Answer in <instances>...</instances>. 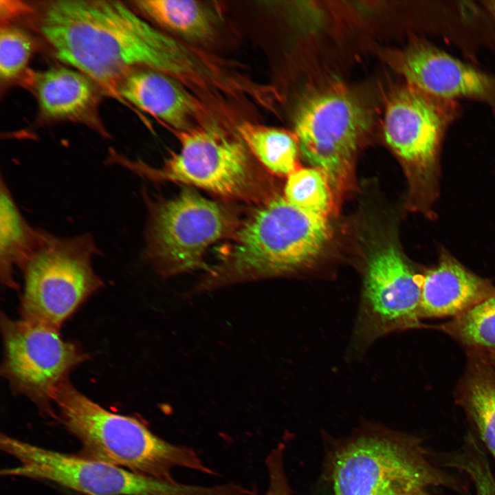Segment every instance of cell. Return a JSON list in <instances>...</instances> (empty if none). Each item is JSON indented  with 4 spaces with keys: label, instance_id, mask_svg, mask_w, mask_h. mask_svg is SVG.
<instances>
[{
    "label": "cell",
    "instance_id": "obj_20",
    "mask_svg": "<svg viewBox=\"0 0 495 495\" xmlns=\"http://www.w3.org/2000/svg\"><path fill=\"white\" fill-rule=\"evenodd\" d=\"M135 6L153 21L177 34L192 39L211 34L212 21L206 8L192 0H141Z\"/></svg>",
    "mask_w": 495,
    "mask_h": 495
},
{
    "label": "cell",
    "instance_id": "obj_10",
    "mask_svg": "<svg viewBox=\"0 0 495 495\" xmlns=\"http://www.w3.org/2000/svg\"><path fill=\"white\" fill-rule=\"evenodd\" d=\"M1 449L19 464L5 476L45 480L85 495H217L213 487L168 483L96 459L49 450L1 434Z\"/></svg>",
    "mask_w": 495,
    "mask_h": 495
},
{
    "label": "cell",
    "instance_id": "obj_7",
    "mask_svg": "<svg viewBox=\"0 0 495 495\" xmlns=\"http://www.w3.org/2000/svg\"><path fill=\"white\" fill-rule=\"evenodd\" d=\"M100 254L89 233L60 236L44 231L23 266L22 318L60 329L102 286L93 259Z\"/></svg>",
    "mask_w": 495,
    "mask_h": 495
},
{
    "label": "cell",
    "instance_id": "obj_4",
    "mask_svg": "<svg viewBox=\"0 0 495 495\" xmlns=\"http://www.w3.org/2000/svg\"><path fill=\"white\" fill-rule=\"evenodd\" d=\"M179 149L160 168L115 155L113 160L148 179L195 186L226 201L254 206L276 192L241 138L214 124L177 131Z\"/></svg>",
    "mask_w": 495,
    "mask_h": 495
},
{
    "label": "cell",
    "instance_id": "obj_22",
    "mask_svg": "<svg viewBox=\"0 0 495 495\" xmlns=\"http://www.w3.org/2000/svg\"><path fill=\"white\" fill-rule=\"evenodd\" d=\"M464 345L495 351V294L441 326Z\"/></svg>",
    "mask_w": 495,
    "mask_h": 495
},
{
    "label": "cell",
    "instance_id": "obj_2",
    "mask_svg": "<svg viewBox=\"0 0 495 495\" xmlns=\"http://www.w3.org/2000/svg\"><path fill=\"white\" fill-rule=\"evenodd\" d=\"M331 237L328 219L299 210L275 192L241 219L217 263L191 293L297 272L318 259Z\"/></svg>",
    "mask_w": 495,
    "mask_h": 495
},
{
    "label": "cell",
    "instance_id": "obj_5",
    "mask_svg": "<svg viewBox=\"0 0 495 495\" xmlns=\"http://www.w3.org/2000/svg\"><path fill=\"white\" fill-rule=\"evenodd\" d=\"M459 113L456 100L431 95L407 82L395 89L386 102V142L405 168L413 204L429 217L434 214L439 194L443 140Z\"/></svg>",
    "mask_w": 495,
    "mask_h": 495
},
{
    "label": "cell",
    "instance_id": "obj_24",
    "mask_svg": "<svg viewBox=\"0 0 495 495\" xmlns=\"http://www.w3.org/2000/svg\"><path fill=\"white\" fill-rule=\"evenodd\" d=\"M33 49V41L27 32L14 26L1 25L0 77L2 82H10L24 72Z\"/></svg>",
    "mask_w": 495,
    "mask_h": 495
},
{
    "label": "cell",
    "instance_id": "obj_16",
    "mask_svg": "<svg viewBox=\"0 0 495 495\" xmlns=\"http://www.w3.org/2000/svg\"><path fill=\"white\" fill-rule=\"evenodd\" d=\"M39 109L53 120H88L97 105V85L70 67H52L34 76Z\"/></svg>",
    "mask_w": 495,
    "mask_h": 495
},
{
    "label": "cell",
    "instance_id": "obj_11",
    "mask_svg": "<svg viewBox=\"0 0 495 495\" xmlns=\"http://www.w3.org/2000/svg\"><path fill=\"white\" fill-rule=\"evenodd\" d=\"M4 344L2 374L17 393L41 410L51 411L56 392L67 375L86 358L74 344L65 341L59 329L21 318L1 316Z\"/></svg>",
    "mask_w": 495,
    "mask_h": 495
},
{
    "label": "cell",
    "instance_id": "obj_25",
    "mask_svg": "<svg viewBox=\"0 0 495 495\" xmlns=\"http://www.w3.org/2000/svg\"><path fill=\"white\" fill-rule=\"evenodd\" d=\"M284 448L280 443L266 457L269 483L265 495H292L284 469Z\"/></svg>",
    "mask_w": 495,
    "mask_h": 495
},
{
    "label": "cell",
    "instance_id": "obj_21",
    "mask_svg": "<svg viewBox=\"0 0 495 495\" xmlns=\"http://www.w3.org/2000/svg\"><path fill=\"white\" fill-rule=\"evenodd\" d=\"M283 196L299 210L328 219L338 204L327 176L315 167L298 168L287 177Z\"/></svg>",
    "mask_w": 495,
    "mask_h": 495
},
{
    "label": "cell",
    "instance_id": "obj_9",
    "mask_svg": "<svg viewBox=\"0 0 495 495\" xmlns=\"http://www.w3.org/2000/svg\"><path fill=\"white\" fill-rule=\"evenodd\" d=\"M147 259L165 277L198 270L207 272L208 249L228 239L241 219L224 204L190 188L175 197L148 202Z\"/></svg>",
    "mask_w": 495,
    "mask_h": 495
},
{
    "label": "cell",
    "instance_id": "obj_27",
    "mask_svg": "<svg viewBox=\"0 0 495 495\" xmlns=\"http://www.w3.org/2000/svg\"><path fill=\"white\" fill-rule=\"evenodd\" d=\"M483 3L495 21V0L485 1Z\"/></svg>",
    "mask_w": 495,
    "mask_h": 495
},
{
    "label": "cell",
    "instance_id": "obj_8",
    "mask_svg": "<svg viewBox=\"0 0 495 495\" xmlns=\"http://www.w3.org/2000/svg\"><path fill=\"white\" fill-rule=\"evenodd\" d=\"M370 126L362 102L339 84L316 89L298 107L294 135L300 151L327 176L338 204L353 187L355 157Z\"/></svg>",
    "mask_w": 495,
    "mask_h": 495
},
{
    "label": "cell",
    "instance_id": "obj_6",
    "mask_svg": "<svg viewBox=\"0 0 495 495\" xmlns=\"http://www.w3.org/2000/svg\"><path fill=\"white\" fill-rule=\"evenodd\" d=\"M336 495H380L394 487L403 495H432L444 487L470 495L458 478L439 468L414 437L366 436L343 448L333 471Z\"/></svg>",
    "mask_w": 495,
    "mask_h": 495
},
{
    "label": "cell",
    "instance_id": "obj_12",
    "mask_svg": "<svg viewBox=\"0 0 495 495\" xmlns=\"http://www.w3.org/2000/svg\"><path fill=\"white\" fill-rule=\"evenodd\" d=\"M421 283L422 275L395 244L375 248L366 263L353 347L362 349L388 333L419 327Z\"/></svg>",
    "mask_w": 495,
    "mask_h": 495
},
{
    "label": "cell",
    "instance_id": "obj_13",
    "mask_svg": "<svg viewBox=\"0 0 495 495\" xmlns=\"http://www.w3.org/2000/svg\"><path fill=\"white\" fill-rule=\"evenodd\" d=\"M396 69L406 82L428 94L456 100H477L495 110V77L424 41H413L398 52Z\"/></svg>",
    "mask_w": 495,
    "mask_h": 495
},
{
    "label": "cell",
    "instance_id": "obj_17",
    "mask_svg": "<svg viewBox=\"0 0 495 495\" xmlns=\"http://www.w3.org/2000/svg\"><path fill=\"white\" fill-rule=\"evenodd\" d=\"M44 230L31 226L21 212L3 175L0 180V275L2 283L17 288L14 270L21 269L38 246Z\"/></svg>",
    "mask_w": 495,
    "mask_h": 495
},
{
    "label": "cell",
    "instance_id": "obj_23",
    "mask_svg": "<svg viewBox=\"0 0 495 495\" xmlns=\"http://www.w3.org/2000/svg\"><path fill=\"white\" fill-rule=\"evenodd\" d=\"M485 450L476 434L469 432L460 449L445 454L442 461L469 478L475 495H495V476Z\"/></svg>",
    "mask_w": 495,
    "mask_h": 495
},
{
    "label": "cell",
    "instance_id": "obj_3",
    "mask_svg": "<svg viewBox=\"0 0 495 495\" xmlns=\"http://www.w3.org/2000/svg\"><path fill=\"white\" fill-rule=\"evenodd\" d=\"M54 403L62 424L89 457L168 483H176L175 468L212 474L191 448L161 439L134 417L107 410L68 380L58 388Z\"/></svg>",
    "mask_w": 495,
    "mask_h": 495
},
{
    "label": "cell",
    "instance_id": "obj_15",
    "mask_svg": "<svg viewBox=\"0 0 495 495\" xmlns=\"http://www.w3.org/2000/svg\"><path fill=\"white\" fill-rule=\"evenodd\" d=\"M118 97L177 131L191 127L202 111L197 99L174 77L151 69L126 76L118 88Z\"/></svg>",
    "mask_w": 495,
    "mask_h": 495
},
{
    "label": "cell",
    "instance_id": "obj_28",
    "mask_svg": "<svg viewBox=\"0 0 495 495\" xmlns=\"http://www.w3.org/2000/svg\"><path fill=\"white\" fill-rule=\"evenodd\" d=\"M380 495H403L394 487L390 486L384 489L380 494Z\"/></svg>",
    "mask_w": 495,
    "mask_h": 495
},
{
    "label": "cell",
    "instance_id": "obj_1",
    "mask_svg": "<svg viewBox=\"0 0 495 495\" xmlns=\"http://www.w3.org/2000/svg\"><path fill=\"white\" fill-rule=\"evenodd\" d=\"M39 28L56 58L117 97L120 83L138 69L180 79L205 73L190 50L120 1H51Z\"/></svg>",
    "mask_w": 495,
    "mask_h": 495
},
{
    "label": "cell",
    "instance_id": "obj_14",
    "mask_svg": "<svg viewBox=\"0 0 495 495\" xmlns=\"http://www.w3.org/2000/svg\"><path fill=\"white\" fill-rule=\"evenodd\" d=\"M495 294V287L441 252L437 265L422 275L419 311L422 318H456Z\"/></svg>",
    "mask_w": 495,
    "mask_h": 495
},
{
    "label": "cell",
    "instance_id": "obj_26",
    "mask_svg": "<svg viewBox=\"0 0 495 495\" xmlns=\"http://www.w3.org/2000/svg\"><path fill=\"white\" fill-rule=\"evenodd\" d=\"M0 4L1 21L4 25H7L10 20L32 11L30 6L20 1L1 0Z\"/></svg>",
    "mask_w": 495,
    "mask_h": 495
},
{
    "label": "cell",
    "instance_id": "obj_18",
    "mask_svg": "<svg viewBox=\"0 0 495 495\" xmlns=\"http://www.w3.org/2000/svg\"><path fill=\"white\" fill-rule=\"evenodd\" d=\"M238 133L256 162L273 175L287 177L299 168L294 133L249 122L241 124Z\"/></svg>",
    "mask_w": 495,
    "mask_h": 495
},
{
    "label": "cell",
    "instance_id": "obj_19",
    "mask_svg": "<svg viewBox=\"0 0 495 495\" xmlns=\"http://www.w3.org/2000/svg\"><path fill=\"white\" fill-rule=\"evenodd\" d=\"M460 402L474 433L495 462V374L487 366L479 364L472 368Z\"/></svg>",
    "mask_w": 495,
    "mask_h": 495
}]
</instances>
